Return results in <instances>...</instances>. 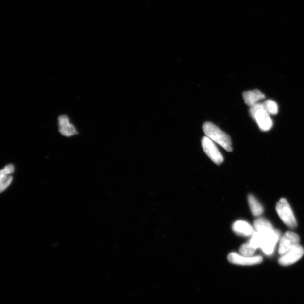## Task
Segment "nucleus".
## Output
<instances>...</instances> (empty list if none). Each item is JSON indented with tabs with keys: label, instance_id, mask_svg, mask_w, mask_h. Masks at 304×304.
<instances>
[{
	"label": "nucleus",
	"instance_id": "nucleus-17",
	"mask_svg": "<svg viewBox=\"0 0 304 304\" xmlns=\"http://www.w3.org/2000/svg\"><path fill=\"white\" fill-rule=\"evenodd\" d=\"M13 177L11 175H10L4 179L0 180V193H1L6 189L9 186L10 183H12Z\"/></svg>",
	"mask_w": 304,
	"mask_h": 304
},
{
	"label": "nucleus",
	"instance_id": "nucleus-16",
	"mask_svg": "<svg viewBox=\"0 0 304 304\" xmlns=\"http://www.w3.org/2000/svg\"><path fill=\"white\" fill-rule=\"evenodd\" d=\"M14 171V166L9 164L5 166V168L0 171V180L5 178L7 176L13 174Z\"/></svg>",
	"mask_w": 304,
	"mask_h": 304
},
{
	"label": "nucleus",
	"instance_id": "nucleus-5",
	"mask_svg": "<svg viewBox=\"0 0 304 304\" xmlns=\"http://www.w3.org/2000/svg\"><path fill=\"white\" fill-rule=\"evenodd\" d=\"M201 143L205 153L215 164L219 165L224 161L223 156L213 140L207 136H204L201 140Z\"/></svg>",
	"mask_w": 304,
	"mask_h": 304
},
{
	"label": "nucleus",
	"instance_id": "nucleus-2",
	"mask_svg": "<svg viewBox=\"0 0 304 304\" xmlns=\"http://www.w3.org/2000/svg\"><path fill=\"white\" fill-rule=\"evenodd\" d=\"M250 113L261 130L268 131L271 128L273 122L270 114L264 110L263 104L257 103L252 106L250 108Z\"/></svg>",
	"mask_w": 304,
	"mask_h": 304
},
{
	"label": "nucleus",
	"instance_id": "nucleus-3",
	"mask_svg": "<svg viewBox=\"0 0 304 304\" xmlns=\"http://www.w3.org/2000/svg\"><path fill=\"white\" fill-rule=\"evenodd\" d=\"M276 210L279 217L286 225L293 229L297 227L296 218L287 200L285 199L279 200L277 203Z\"/></svg>",
	"mask_w": 304,
	"mask_h": 304
},
{
	"label": "nucleus",
	"instance_id": "nucleus-8",
	"mask_svg": "<svg viewBox=\"0 0 304 304\" xmlns=\"http://www.w3.org/2000/svg\"><path fill=\"white\" fill-rule=\"evenodd\" d=\"M304 253L303 247L298 245L288 252L281 256L279 259V263L283 266H290L299 260Z\"/></svg>",
	"mask_w": 304,
	"mask_h": 304
},
{
	"label": "nucleus",
	"instance_id": "nucleus-13",
	"mask_svg": "<svg viewBox=\"0 0 304 304\" xmlns=\"http://www.w3.org/2000/svg\"><path fill=\"white\" fill-rule=\"evenodd\" d=\"M254 228L257 232H266L273 229V225L267 219L260 218L254 222Z\"/></svg>",
	"mask_w": 304,
	"mask_h": 304
},
{
	"label": "nucleus",
	"instance_id": "nucleus-6",
	"mask_svg": "<svg viewBox=\"0 0 304 304\" xmlns=\"http://www.w3.org/2000/svg\"><path fill=\"white\" fill-rule=\"evenodd\" d=\"M299 242L300 238L296 233L292 232L285 233L279 243V253L283 255L299 245Z\"/></svg>",
	"mask_w": 304,
	"mask_h": 304
},
{
	"label": "nucleus",
	"instance_id": "nucleus-11",
	"mask_svg": "<svg viewBox=\"0 0 304 304\" xmlns=\"http://www.w3.org/2000/svg\"><path fill=\"white\" fill-rule=\"evenodd\" d=\"M243 98L245 103L251 107L259 103L258 102L260 100H263L265 98V95L259 90H253L244 92Z\"/></svg>",
	"mask_w": 304,
	"mask_h": 304
},
{
	"label": "nucleus",
	"instance_id": "nucleus-9",
	"mask_svg": "<svg viewBox=\"0 0 304 304\" xmlns=\"http://www.w3.org/2000/svg\"><path fill=\"white\" fill-rule=\"evenodd\" d=\"M232 229L236 234L246 236V237L252 236L255 232V230L252 225H250L248 222L243 220L236 221L232 225Z\"/></svg>",
	"mask_w": 304,
	"mask_h": 304
},
{
	"label": "nucleus",
	"instance_id": "nucleus-4",
	"mask_svg": "<svg viewBox=\"0 0 304 304\" xmlns=\"http://www.w3.org/2000/svg\"><path fill=\"white\" fill-rule=\"evenodd\" d=\"M260 233L263 236V242L260 249L267 255H270L273 253L275 245L280 238L281 233L274 229Z\"/></svg>",
	"mask_w": 304,
	"mask_h": 304
},
{
	"label": "nucleus",
	"instance_id": "nucleus-12",
	"mask_svg": "<svg viewBox=\"0 0 304 304\" xmlns=\"http://www.w3.org/2000/svg\"><path fill=\"white\" fill-rule=\"evenodd\" d=\"M248 202L253 215L259 217L263 214L264 210L262 205L252 194H250L248 196Z\"/></svg>",
	"mask_w": 304,
	"mask_h": 304
},
{
	"label": "nucleus",
	"instance_id": "nucleus-15",
	"mask_svg": "<svg viewBox=\"0 0 304 304\" xmlns=\"http://www.w3.org/2000/svg\"><path fill=\"white\" fill-rule=\"evenodd\" d=\"M256 249L250 245V244L246 243L243 244L239 249V253L242 255L247 257L253 256L254 253L256 252Z\"/></svg>",
	"mask_w": 304,
	"mask_h": 304
},
{
	"label": "nucleus",
	"instance_id": "nucleus-7",
	"mask_svg": "<svg viewBox=\"0 0 304 304\" xmlns=\"http://www.w3.org/2000/svg\"><path fill=\"white\" fill-rule=\"evenodd\" d=\"M228 260L230 263L239 266H253L262 262L263 257L260 256L247 257L236 253L229 254Z\"/></svg>",
	"mask_w": 304,
	"mask_h": 304
},
{
	"label": "nucleus",
	"instance_id": "nucleus-1",
	"mask_svg": "<svg viewBox=\"0 0 304 304\" xmlns=\"http://www.w3.org/2000/svg\"><path fill=\"white\" fill-rule=\"evenodd\" d=\"M203 132L208 138L223 147L226 151H232L231 137L213 123H204L203 127Z\"/></svg>",
	"mask_w": 304,
	"mask_h": 304
},
{
	"label": "nucleus",
	"instance_id": "nucleus-10",
	"mask_svg": "<svg viewBox=\"0 0 304 304\" xmlns=\"http://www.w3.org/2000/svg\"><path fill=\"white\" fill-rule=\"evenodd\" d=\"M59 132L62 135L70 137L76 134L75 127L70 123L68 116L62 115L58 118Z\"/></svg>",
	"mask_w": 304,
	"mask_h": 304
},
{
	"label": "nucleus",
	"instance_id": "nucleus-14",
	"mask_svg": "<svg viewBox=\"0 0 304 304\" xmlns=\"http://www.w3.org/2000/svg\"><path fill=\"white\" fill-rule=\"evenodd\" d=\"M265 111L270 115H276L278 111L277 104L273 101L268 100L263 103Z\"/></svg>",
	"mask_w": 304,
	"mask_h": 304
}]
</instances>
